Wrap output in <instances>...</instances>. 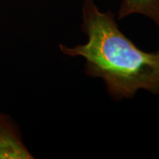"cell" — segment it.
<instances>
[{
  "label": "cell",
  "mask_w": 159,
  "mask_h": 159,
  "mask_svg": "<svg viewBox=\"0 0 159 159\" xmlns=\"http://www.w3.org/2000/svg\"><path fill=\"white\" fill-rule=\"evenodd\" d=\"M81 29L85 43L59 44V50L69 57H83L86 74L102 79L112 99H131L139 90L159 95V54L143 51L128 39L112 11H101L94 0H84Z\"/></svg>",
  "instance_id": "cell-1"
},
{
  "label": "cell",
  "mask_w": 159,
  "mask_h": 159,
  "mask_svg": "<svg viewBox=\"0 0 159 159\" xmlns=\"http://www.w3.org/2000/svg\"><path fill=\"white\" fill-rule=\"evenodd\" d=\"M34 158L24 144L17 124L10 116L0 112V159Z\"/></svg>",
  "instance_id": "cell-2"
},
{
  "label": "cell",
  "mask_w": 159,
  "mask_h": 159,
  "mask_svg": "<svg viewBox=\"0 0 159 159\" xmlns=\"http://www.w3.org/2000/svg\"><path fill=\"white\" fill-rule=\"evenodd\" d=\"M127 2L134 10L142 14L159 17V0H127Z\"/></svg>",
  "instance_id": "cell-3"
},
{
  "label": "cell",
  "mask_w": 159,
  "mask_h": 159,
  "mask_svg": "<svg viewBox=\"0 0 159 159\" xmlns=\"http://www.w3.org/2000/svg\"><path fill=\"white\" fill-rule=\"evenodd\" d=\"M157 53H158V54H159V49H158V50H157Z\"/></svg>",
  "instance_id": "cell-4"
}]
</instances>
